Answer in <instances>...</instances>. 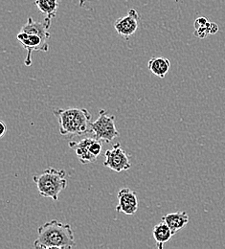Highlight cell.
<instances>
[{
  "label": "cell",
  "instance_id": "cell-16",
  "mask_svg": "<svg viewBox=\"0 0 225 249\" xmlns=\"http://www.w3.org/2000/svg\"><path fill=\"white\" fill-rule=\"evenodd\" d=\"M0 128H1V130H0V137H3L5 135V133H6V131H7V126H6V124H5L3 121H0Z\"/></svg>",
  "mask_w": 225,
  "mask_h": 249
},
{
  "label": "cell",
  "instance_id": "cell-17",
  "mask_svg": "<svg viewBox=\"0 0 225 249\" xmlns=\"http://www.w3.org/2000/svg\"><path fill=\"white\" fill-rule=\"evenodd\" d=\"M87 1H88V0H80V1H79L78 6H79L80 8H82V7H84V6L86 5V3H87Z\"/></svg>",
  "mask_w": 225,
  "mask_h": 249
},
{
  "label": "cell",
  "instance_id": "cell-1",
  "mask_svg": "<svg viewBox=\"0 0 225 249\" xmlns=\"http://www.w3.org/2000/svg\"><path fill=\"white\" fill-rule=\"evenodd\" d=\"M75 246L74 232L70 224L52 219L37 229V238L34 242L35 249H70Z\"/></svg>",
  "mask_w": 225,
  "mask_h": 249
},
{
  "label": "cell",
  "instance_id": "cell-9",
  "mask_svg": "<svg viewBox=\"0 0 225 249\" xmlns=\"http://www.w3.org/2000/svg\"><path fill=\"white\" fill-rule=\"evenodd\" d=\"M96 137H86L80 141H71L69 142V147L74 150L75 154L79 160L83 164L93 163L97 160L96 156H93L90 151V145L95 141Z\"/></svg>",
  "mask_w": 225,
  "mask_h": 249
},
{
  "label": "cell",
  "instance_id": "cell-11",
  "mask_svg": "<svg viewBox=\"0 0 225 249\" xmlns=\"http://www.w3.org/2000/svg\"><path fill=\"white\" fill-rule=\"evenodd\" d=\"M161 220L169 225L173 234H176V232L184 228L189 223L190 219L188 214L185 211H179L167 214L162 217Z\"/></svg>",
  "mask_w": 225,
  "mask_h": 249
},
{
  "label": "cell",
  "instance_id": "cell-14",
  "mask_svg": "<svg viewBox=\"0 0 225 249\" xmlns=\"http://www.w3.org/2000/svg\"><path fill=\"white\" fill-rule=\"evenodd\" d=\"M35 5L45 18L52 20L56 18L59 9V0H35Z\"/></svg>",
  "mask_w": 225,
  "mask_h": 249
},
{
  "label": "cell",
  "instance_id": "cell-4",
  "mask_svg": "<svg viewBox=\"0 0 225 249\" xmlns=\"http://www.w3.org/2000/svg\"><path fill=\"white\" fill-rule=\"evenodd\" d=\"M115 116L108 114L104 109L99 110V117L91 124V131L93 135L105 142L110 143L113 139L119 136V131L115 125Z\"/></svg>",
  "mask_w": 225,
  "mask_h": 249
},
{
  "label": "cell",
  "instance_id": "cell-5",
  "mask_svg": "<svg viewBox=\"0 0 225 249\" xmlns=\"http://www.w3.org/2000/svg\"><path fill=\"white\" fill-rule=\"evenodd\" d=\"M104 166L114 171L115 173H122L129 171L131 167L129 156L119 143L115 144L110 150L104 153Z\"/></svg>",
  "mask_w": 225,
  "mask_h": 249
},
{
  "label": "cell",
  "instance_id": "cell-13",
  "mask_svg": "<svg viewBox=\"0 0 225 249\" xmlns=\"http://www.w3.org/2000/svg\"><path fill=\"white\" fill-rule=\"evenodd\" d=\"M148 67L154 75L163 79L171 69V62L165 57H153L148 62Z\"/></svg>",
  "mask_w": 225,
  "mask_h": 249
},
{
  "label": "cell",
  "instance_id": "cell-10",
  "mask_svg": "<svg viewBox=\"0 0 225 249\" xmlns=\"http://www.w3.org/2000/svg\"><path fill=\"white\" fill-rule=\"evenodd\" d=\"M51 22L52 20L48 18H44V21L42 22H36L33 18L29 17L27 22L22 26L21 31L39 36L42 38L48 40L50 37V33L48 30L51 26Z\"/></svg>",
  "mask_w": 225,
  "mask_h": 249
},
{
  "label": "cell",
  "instance_id": "cell-15",
  "mask_svg": "<svg viewBox=\"0 0 225 249\" xmlns=\"http://www.w3.org/2000/svg\"><path fill=\"white\" fill-rule=\"evenodd\" d=\"M218 31H219L218 24H216L214 22H211V24H210V34L211 35H215V34L218 33Z\"/></svg>",
  "mask_w": 225,
  "mask_h": 249
},
{
  "label": "cell",
  "instance_id": "cell-7",
  "mask_svg": "<svg viewBox=\"0 0 225 249\" xmlns=\"http://www.w3.org/2000/svg\"><path fill=\"white\" fill-rule=\"evenodd\" d=\"M140 16L134 9H130L126 17L118 18L114 23V28L119 36L129 38L138 30Z\"/></svg>",
  "mask_w": 225,
  "mask_h": 249
},
{
  "label": "cell",
  "instance_id": "cell-6",
  "mask_svg": "<svg viewBox=\"0 0 225 249\" xmlns=\"http://www.w3.org/2000/svg\"><path fill=\"white\" fill-rule=\"evenodd\" d=\"M17 39L27 51V56L24 61L26 66L32 65V54L34 51L47 52L49 50V44L47 42V39H44L36 35L20 31L17 35Z\"/></svg>",
  "mask_w": 225,
  "mask_h": 249
},
{
  "label": "cell",
  "instance_id": "cell-2",
  "mask_svg": "<svg viewBox=\"0 0 225 249\" xmlns=\"http://www.w3.org/2000/svg\"><path fill=\"white\" fill-rule=\"evenodd\" d=\"M54 115L59 121V128L62 135H85L92 133L91 114L87 108L54 109Z\"/></svg>",
  "mask_w": 225,
  "mask_h": 249
},
{
  "label": "cell",
  "instance_id": "cell-8",
  "mask_svg": "<svg viewBox=\"0 0 225 249\" xmlns=\"http://www.w3.org/2000/svg\"><path fill=\"white\" fill-rule=\"evenodd\" d=\"M118 205L116 211L126 215H134L138 210V198L136 192L129 188H122L118 192Z\"/></svg>",
  "mask_w": 225,
  "mask_h": 249
},
{
  "label": "cell",
  "instance_id": "cell-12",
  "mask_svg": "<svg viewBox=\"0 0 225 249\" xmlns=\"http://www.w3.org/2000/svg\"><path fill=\"white\" fill-rule=\"evenodd\" d=\"M173 235L174 234L173 233V231L169 227V225H167L162 220H161L159 223H157L156 226H154L153 236H154V239L156 240L157 249H163L164 245L166 243H168L172 239V237Z\"/></svg>",
  "mask_w": 225,
  "mask_h": 249
},
{
  "label": "cell",
  "instance_id": "cell-3",
  "mask_svg": "<svg viewBox=\"0 0 225 249\" xmlns=\"http://www.w3.org/2000/svg\"><path fill=\"white\" fill-rule=\"evenodd\" d=\"M33 180L41 196L50 197L55 201L59 199L60 194L67 187L65 171L55 168H49L42 174L34 176Z\"/></svg>",
  "mask_w": 225,
  "mask_h": 249
}]
</instances>
